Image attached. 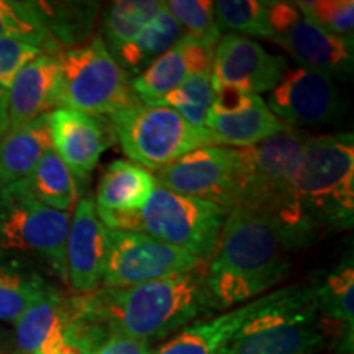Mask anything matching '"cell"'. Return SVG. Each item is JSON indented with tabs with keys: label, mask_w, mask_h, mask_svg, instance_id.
<instances>
[{
	"label": "cell",
	"mask_w": 354,
	"mask_h": 354,
	"mask_svg": "<svg viewBox=\"0 0 354 354\" xmlns=\"http://www.w3.org/2000/svg\"><path fill=\"white\" fill-rule=\"evenodd\" d=\"M69 300L48 286L35 302L25 310L17 326V344L25 354H35L55 326L66 322Z\"/></svg>",
	"instance_id": "25"
},
{
	"label": "cell",
	"mask_w": 354,
	"mask_h": 354,
	"mask_svg": "<svg viewBox=\"0 0 354 354\" xmlns=\"http://www.w3.org/2000/svg\"><path fill=\"white\" fill-rule=\"evenodd\" d=\"M130 161L149 172L161 171L194 149L221 145L209 128H197L169 107L140 102L105 118Z\"/></svg>",
	"instance_id": "6"
},
{
	"label": "cell",
	"mask_w": 354,
	"mask_h": 354,
	"mask_svg": "<svg viewBox=\"0 0 354 354\" xmlns=\"http://www.w3.org/2000/svg\"><path fill=\"white\" fill-rule=\"evenodd\" d=\"M0 38H15L39 48L50 44V30L38 2L0 0Z\"/></svg>",
	"instance_id": "30"
},
{
	"label": "cell",
	"mask_w": 354,
	"mask_h": 354,
	"mask_svg": "<svg viewBox=\"0 0 354 354\" xmlns=\"http://www.w3.org/2000/svg\"><path fill=\"white\" fill-rule=\"evenodd\" d=\"M69 223L71 212L43 205L26 179L0 190V250L37 254L64 282Z\"/></svg>",
	"instance_id": "8"
},
{
	"label": "cell",
	"mask_w": 354,
	"mask_h": 354,
	"mask_svg": "<svg viewBox=\"0 0 354 354\" xmlns=\"http://www.w3.org/2000/svg\"><path fill=\"white\" fill-rule=\"evenodd\" d=\"M51 148L48 115L7 133L0 140V190L28 179L43 154Z\"/></svg>",
	"instance_id": "22"
},
{
	"label": "cell",
	"mask_w": 354,
	"mask_h": 354,
	"mask_svg": "<svg viewBox=\"0 0 354 354\" xmlns=\"http://www.w3.org/2000/svg\"><path fill=\"white\" fill-rule=\"evenodd\" d=\"M156 185L171 192L201 198L225 210H236L246 180L241 148L215 145L194 149L154 174Z\"/></svg>",
	"instance_id": "10"
},
{
	"label": "cell",
	"mask_w": 354,
	"mask_h": 354,
	"mask_svg": "<svg viewBox=\"0 0 354 354\" xmlns=\"http://www.w3.org/2000/svg\"><path fill=\"white\" fill-rule=\"evenodd\" d=\"M8 130V102L7 91L0 87V140L7 135Z\"/></svg>",
	"instance_id": "38"
},
{
	"label": "cell",
	"mask_w": 354,
	"mask_h": 354,
	"mask_svg": "<svg viewBox=\"0 0 354 354\" xmlns=\"http://www.w3.org/2000/svg\"><path fill=\"white\" fill-rule=\"evenodd\" d=\"M300 248L304 243L272 216L251 209L230 212L205 268L215 307L232 308L271 292Z\"/></svg>",
	"instance_id": "1"
},
{
	"label": "cell",
	"mask_w": 354,
	"mask_h": 354,
	"mask_svg": "<svg viewBox=\"0 0 354 354\" xmlns=\"http://www.w3.org/2000/svg\"><path fill=\"white\" fill-rule=\"evenodd\" d=\"M51 148L63 159L79 184H84L113 143V130L105 120L69 109L48 113Z\"/></svg>",
	"instance_id": "17"
},
{
	"label": "cell",
	"mask_w": 354,
	"mask_h": 354,
	"mask_svg": "<svg viewBox=\"0 0 354 354\" xmlns=\"http://www.w3.org/2000/svg\"><path fill=\"white\" fill-rule=\"evenodd\" d=\"M286 71L284 57L271 55L254 39L225 35L215 46L212 87H236L259 95L271 92Z\"/></svg>",
	"instance_id": "15"
},
{
	"label": "cell",
	"mask_w": 354,
	"mask_h": 354,
	"mask_svg": "<svg viewBox=\"0 0 354 354\" xmlns=\"http://www.w3.org/2000/svg\"><path fill=\"white\" fill-rule=\"evenodd\" d=\"M26 183L33 196L50 209L69 212L81 198L82 185L53 148L43 154Z\"/></svg>",
	"instance_id": "24"
},
{
	"label": "cell",
	"mask_w": 354,
	"mask_h": 354,
	"mask_svg": "<svg viewBox=\"0 0 354 354\" xmlns=\"http://www.w3.org/2000/svg\"><path fill=\"white\" fill-rule=\"evenodd\" d=\"M212 99H214L212 73H197L169 92L158 107H169L176 110L190 125L205 128Z\"/></svg>",
	"instance_id": "32"
},
{
	"label": "cell",
	"mask_w": 354,
	"mask_h": 354,
	"mask_svg": "<svg viewBox=\"0 0 354 354\" xmlns=\"http://www.w3.org/2000/svg\"><path fill=\"white\" fill-rule=\"evenodd\" d=\"M8 130L13 133L43 115L59 109V63L57 55L43 53L30 61L7 91Z\"/></svg>",
	"instance_id": "19"
},
{
	"label": "cell",
	"mask_w": 354,
	"mask_h": 354,
	"mask_svg": "<svg viewBox=\"0 0 354 354\" xmlns=\"http://www.w3.org/2000/svg\"><path fill=\"white\" fill-rule=\"evenodd\" d=\"M220 30L269 39V7L261 0H218L212 2Z\"/></svg>",
	"instance_id": "31"
},
{
	"label": "cell",
	"mask_w": 354,
	"mask_h": 354,
	"mask_svg": "<svg viewBox=\"0 0 354 354\" xmlns=\"http://www.w3.org/2000/svg\"><path fill=\"white\" fill-rule=\"evenodd\" d=\"M227 346H228V344H227ZM227 346H225V348H221L220 351L216 353V354H230V351H228V348H227Z\"/></svg>",
	"instance_id": "39"
},
{
	"label": "cell",
	"mask_w": 354,
	"mask_h": 354,
	"mask_svg": "<svg viewBox=\"0 0 354 354\" xmlns=\"http://www.w3.org/2000/svg\"><path fill=\"white\" fill-rule=\"evenodd\" d=\"M38 6L50 35H56L64 44H79L91 35L100 7L97 2H38Z\"/></svg>",
	"instance_id": "27"
},
{
	"label": "cell",
	"mask_w": 354,
	"mask_h": 354,
	"mask_svg": "<svg viewBox=\"0 0 354 354\" xmlns=\"http://www.w3.org/2000/svg\"><path fill=\"white\" fill-rule=\"evenodd\" d=\"M271 290L261 297L238 305L221 315L207 322H197L185 326L174 338L162 344L151 354H216L232 342L233 336L246 325L248 320L279 295Z\"/></svg>",
	"instance_id": "20"
},
{
	"label": "cell",
	"mask_w": 354,
	"mask_h": 354,
	"mask_svg": "<svg viewBox=\"0 0 354 354\" xmlns=\"http://www.w3.org/2000/svg\"><path fill=\"white\" fill-rule=\"evenodd\" d=\"M331 333L315 286H290L256 312L227 348L230 354H317Z\"/></svg>",
	"instance_id": "5"
},
{
	"label": "cell",
	"mask_w": 354,
	"mask_h": 354,
	"mask_svg": "<svg viewBox=\"0 0 354 354\" xmlns=\"http://www.w3.org/2000/svg\"><path fill=\"white\" fill-rule=\"evenodd\" d=\"M228 214L216 203L156 185L143 209L133 214V232L146 233L201 261H209Z\"/></svg>",
	"instance_id": "9"
},
{
	"label": "cell",
	"mask_w": 354,
	"mask_h": 354,
	"mask_svg": "<svg viewBox=\"0 0 354 354\" xmlns=\"http://www.w3.org/2000/svg\"><path fill=\"white\" fill-rule=\"evenodd\" d=\"M48 284L37 274L0 266V320L17 323Z\"/></svg>",
	"instance_id": "29"
},
{
	"label": "cell",
	"mask_w": 354,
	"mask_h": 354,
	"mask_svg": "<svg viewBox=\"0 0 354 354\" xmlns=\"http://www.w3.org/2000/svg\"><path fill=\"white\" fill-rule=\"evenodd\" d=\"M292 194L310 225L348 230L354 220L353 133L312 136L292 176Z\"/></svg>",
	"instance_id": "3"
},
{
	"label": "cell",
	"mask_w": 354,
	"mask_h": 354,
	"mask_svg": "<svg viewBox=\"0 0 354 354\" xmlns=\"http://www.w3.org/2000/svg\"><path fill=\"white\" fill-rule=\"evenodd\" d=\"M109 253V228L102 223L91 197L79 198L71 215L66 241L68 284L77 294L97 290L104 277Z\"/></svg>",
	"instance_id": "16"
},
{
	"label": "cell",
	"mask_w": 354,
	"mask_h": 354,
	"mask_svg": "<svg viewBox=\"0 0 354 354\" xmlns=\"http://www.w3.org/2000/svg\"><path fill=\"white\" fill-rule=\"evenodd\" d=\"M322 315L339 325L353 326L354 322V268L353 258L343 261L323 284L315 286Z\"/></svg>",
	"instance_id": "28"
},
{
	"label": "cell",
	"mask_w": 354,
	"mask_h": 354,
	"mask_svg": "<svg viewBox=\"0 0 354 354\" xmlns=\"http://www.w3.org/2000/svg\"><path fill=\"white\" fill-rule=\"evenodd\" d=\"M268 107L284 125L292 128L333 123L344 110L335 79L305 68L286 71L269 92Z\"/></svg>",
	"instance_id": "13"
},
{
	"label": "cell",
	"mask_w": 354,
	"mask_h": 354,
	"mask_svg": "<svg viewBox=\"0 0 354 354\" xmlns=\"http://www.w3.org/2000/svg\"><path fill=\"white\" fill-rule=\"evenodd\" d=\"M68 320V318H66ZM64 323L55 326L35 354H88L86 348L64 330Z\"/></svg>",
	"instance_id": "37"
},
{
	"label": "cell",
	"mask_w": 354,
	"mask_h": 354,
	"mask_svg": "<svg viewBox=\"0 0 354 354\" xmlns=\"http://www.w3.org/2000/svg\"><path fill=\"white\" fill-rule=\"evenodd\" d=\"M268 21L269 39L284 48L299 68L318 71L333 79L353 76V41L317 28L295 2H271Z\"/></svg>",
	"instance_id": "12"
},
{
	"label": "cell",
	"mask_w": 354,
	"mask_h": 354,
	"mask_svg": "<svg viewBox=\"0 0 354 354\" xmlns=\"http://www.w3.org/2000/svg\"><path fill=\"white\" fill-rule=\"evenodd\" d=\"M74 304L79 312L104 323L112 333L148 343L166 338L216 308L202 266L140 286L105 287L79 295Z\"/></svg>",
	"instance_id": "2"
},
{
	"label": "cell",
	"mask_w": 354,
	"mask_h": 354,
	"mask_svg": "<svg viewBox=\"0 0 354 354\" xmlns=\"http://www.w3.org/2000/svg\"><path fill=\"white\" fill-rule=\"evenodd\" d=\"M312 138L300 128L287 127L271 138L241 148L246 180L238 209L266 214L295 234L304 246L318 236L292 194V176L307 141Z\"/></svg>",
	"instance_id": "4"
},
{
	"label": "cell",
	"mask_w": 354,
	"mask_h": 354,
	"mask_svg": "<svg viewBox=\"0 0 354 354\" xmlns=\"http://www.w3.org/2000/svg\"><path fill=\"white\" fill-rule=\"evenodd\" d=\"M215 48L184 37L169 51L154 59L143 73L133 77L130 87L136 100L158 107L161 100L197 73H212Z\"/></svg>",
	"instance_id": "18"
},
{
	"label": "cell",
	"mask_w": 354,
	"mask_h": 354,
	"mask_svg": "<svg viewBox=\"0 0 354 354\" xmlns=\"http://www.w3.org/2000/svg\"><path fill=\"white\" fill-rule=\"evenodd\" d=\"M43 55V48L15 38H0V87L8 91L17 74L30 61Z\"/></svg>",
	"instance_id": "35"
},
{
	"label": "cell",
	"mask_w": 354,
	"mask_h": 354,
	"mask_svg": "<svg viewBox=\"0 0 354 354\" xmlns=\"http://www.w3.org/2000/svg\"><path fill=\"white\" fill-rule=\"evenodd\" d=\"M153 349L148 342L128 338V336L110 333L105 336L88 354H151Z\"/></svg>",
	"instance_id": "36"
},
{
	"label": "cell",
	"mask_w": 354,
	"mask_h": 354,
	"mask_svg": "<svg viewBox=\"0 0 354 354\" xmlns=\"http://www.w3.org/2000/svg\"><path fill=\"white\" fill-rule=\"evenodd\" d=\"M165 7L184 30L185 37L210 48L218 44L221 30L216 25L214 6L209 0H169L165 2Z\"/></svg>",
	"instance_id": "33"
},
{
	"label": "cell",
	"mask_w": 354,
	"mask_h": 354,
	"mask_svg": "<svg viewBox=\"0 0 354 354\" xmlns=\"http://www.w3.org/2000/svg\"><path fill=\"white\" fill-rule=\"evenodd\" d=\"M183 37L184 30L166 10V7H162V10H159L130 43L115 53L113 57L128 76H138L154 59L169 51Z\"/></svg>",
	"instance_id": "23"
},
{
	"label": "cell",
	"mask_w": 354,
	"mask_h": 354,
	"mask_svg": "<svg viewBox=\"0 0 354 354\" xmlns=\"http://www.w3.org/2000/svg\"><path fill=\"white\" fill-rule=\"evenodd\" d=\"M156 187L154 176L130 159H117L100 177L95 196L99 215L135 214L145 207Z\"/></svg>",
	"instance_id": "21"
},
{
	"label": "cell",
	"mask_w": 354,
	"mask_h": 354,
	"mask_svg": "<svg viewBox=\"0 0 354 354\" xmlns=\"http://www.w3.org/2000/svg\"><path fill=\"white\" fill-rule=\"evenodd\" d=\"M0 354H3V351H2V348H0Z\"/></svg>",
	"instance_id": "40"
},
{
	"label": "cell",
	"mask_w": 354,
	"mask_h": 354,
	"mask_svg": "<svg viewBox=\"0 0 354 354\" xmlns=\"http://www.w3.org/2000/svg\"><path fill=\"white\" fill-rule=\"evenodd\" d=\"M205 128L218 136L221 145L248 148L277 135L287 125L269 110L259 95L221 86L214 87Z\"/></svg>",
	"instance_id": "14"
},
{
	"label": "cell",
	"mask_w": 354,
	"mask_h": 354,
	"mask_svg": "<svg viewBox=\"0 0 354 354\" xmlns=\"http://www.w3.org/2000/svg\"><path fill=\"white\" fill-rule=\"evenodd\" d=\"M59 109L76 110L105 120L135 104L130 76L105 46L102 37L57 55Z\"/></svg>",
	"instance_id": "7"
},
{
	"label": "cell",
	"mask_w": 354,
	"mask_h": 354,
	"mask_svg": "<svg viewBox=\"0 0 354 354\" xmlns=\"http://www.w3.org/2000/svg\"><path fill=\"white\" fill-rule=\"evenodd\" d=\"M310 24L325 33L353 41L354 2L353 0H300L295 2Z\"/></svg>",
	"instance_id": "34"
},
{
	"label": "cell",
	"mask_w": 354,
	"mask_h": 354,
	"mask_svg": "<svg viewBox=\"0 0 354 354\" xmlns=\"http://www.w3.org/2000/svg\"><path fill=\"white\" fill-rule=\"evenodd\" d=\"M165 2L158 0H118L110 3L102 19L104 43L112 56L138 35Z\"/></svg>",
	"instance_id": "26"
},
{
	"label": "cell",
	"mask_w": 354,
	"mask_h": 354,
	"mask_svg": "<svg viewBox=\"0 0 354 354\" xmlns=\"http://www.w3.org/2000/svg\"><path fill=\"white\" fill-rule=\"evenodd\" d=\"M203 261L180 248L146 233L109 230V253L102 282L107 289H122L184 274Z\"/></svg>",
	"instance_id": "11"
}]
</instances>
